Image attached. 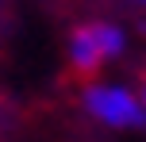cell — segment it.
Instances as JSON below:
<instances>
[{
	"mask_svg": "<svg viewBox=\"0 0 146 142\" xmlns=\"http://www.w3.org/2000/svg\"><path fill=\"white\" fill-rule=\"evenodd\" d=\"M119 46H123V38L108 23H85V27H77L73 38H69V65H73V73L81 81L96 77L104 61L119 54Z\"/></svg>",
	"mask_w": 146,
	"mask_h": 142,
	"instance_id": "obj_1",
	"label": "cell"
},
{
	"mask_svg": "<svg viewBox=\"0 0 146 142\" xmlns=\"http://www.w3.org/2000/svg\"><path fill=\"white\" fill-rule=\"evenodd\" d=\"M92 104L104 112V119H131L135 115V104L123 96V92H104V96H96Z\"/></svg>",
	"mask_w": 146,
	"mask_h": 142,
	"instance_id": "obj_2",
	"label": "cell"
}]
</instances>
